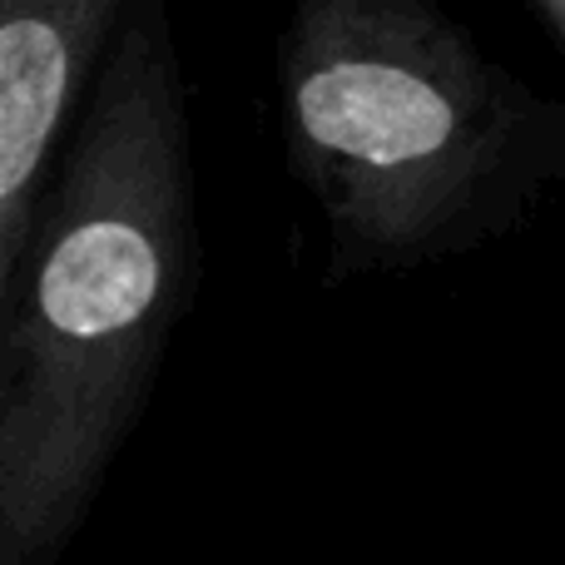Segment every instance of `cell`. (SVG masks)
<instances>
[{
  "instance_id": "cell-1",
  "label": "cell",
  "mask_w": 565,
  "mask_h": 565,
  "mask_svg": "<svg viewBox=\"0 0 565 565\" xmlns=\"http://www.w3.org/2000/svg\"><path fill=\"white\" fill-rule=\"evenodd\" d=\"M199 169L164 0H129L0 282V565H55L199 298Z\"/></svg>"
},
{
  "instance_id": "cell-2",
  "label": "cell",
  "mask_w": 565,
  "mask_h": 565,
  "mask_svg": "<svg viewBox=\"0 0 565 565\" xmlns=\"http://www.w3.org/2000/svg\"><path fill=\"white\" fill-rule=\"evenodd\" d=\"M278 139L332 278L477 254L565 184V99L491 60L441 0H288Z\"/></svg>"
},
{
  "instance_id": "cell-3",
  "label": "cell",
  "mask_w": 565,
  "mask_h": 565,
  "mask_svg": "<svg viewBox=\"0 0 565 565\" xmlns=\"http://www.w3.org/2000/svg\"><path fill=\"white\" fill-rule=\"evenodd\" d=\"M129 0H0V282Z\"/></svg>"
},
{
  "instance_id": "cell-4",
  "label": "cell",
  "mask_w": 565,
  "mask_h": 565,
  "mask_svg": "<svg viewBox=\"0 0 565 565\" xmlns=\"http://www.w3.org/2000/svg\"><path fill=\"white\" fill-rule=\"evenodd\" d=\"M536 10L546 15V25L561 35V45H565V0H536Z\"/></svg>"
}]
</instances>
